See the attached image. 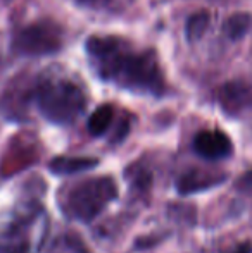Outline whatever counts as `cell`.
<instances>
[{
    "mask_svg": "<svg viewBox=\"0 0 252 253\" xmlns=\"http://www.w3.org/2000/svg\"><path fill=\"white\" fill-rule=\"evenodd\" d=\"M209 23H211V16H209L205 10H201V12H195L187 19L185 24V35L190 42L194 40H201L202 35L205 33V30L209 28Z\"/></svg>",
    "mask_w": 252,
    "mask_h": 253,
    "instance_id": "4fadbf2b",
    "label": "cell"
},
{
    "mask_svg": "<svg viewBox=\"0 0 252 253\" xmlns=\"http://www.w3.org/2000/svg\"><path fill=\"white\" fill-rule=\"evenodd\" d=\"M251 28V16L246 12H237L233 16H230L228 19L223 24V31H225V37L228 40L235 42L240 40L247 35Z\"/></svg>",
    "mask_w": 252,
    "mask_h": 253,
    "instance_id": "7c38bea8",
    "label": "cell"
},
{
    "mask_svg": "<svg viewBox=\"0 0 252 253\" xmlns=\"http://www.w3.org/2000/svg\"><path fill=\"white\" fill-rule=\"evenodd\" d=\"M26 103L35 105L45 121L57 126L74 124L88 105L87 90L76 80L45 71L40 74L26 73Z\"/></svg>",
    "mask_w": 252,
    "mask_h": 253,
    "instance_id": "7a4b0ae2",
    "label": "cell"
},
{
    "mask_svg": "<svg viewBox=\"0 0 252 253\" xmlns=\"http://www.w3.org/2000/svg\"><path fill=\"white\" fill-rule=\"evenodd\" d=\"M0 253H30V241L21 224L0 229Z\"/></svg>",
    "mask_w": 252,
    "mask_h": 253,
    "instance_id": "ba28073f",
    "label": "cell"
},
{
    "mask_svg": "<svg viewBox=\"0 0 252 253\" xmlns=\"http://www.w3.org/2000/svg\"><path fill=\"white\" fill-rule=\"evenodd\" d=\"M225 179V176L221 174H212V172H204V170H189L183 177H180L178 181V191L183 195L195 193V191L207 190V188L219 184Z\"/></svg>",
    "mask_w": 252,
    "mask_h": 253,
    "instance_id": "52a82bcc",
    "label": "cell"
},
{
    "mask_svg": "<svg viewBox=\"0 0 252 253\" xmlns=\"http://www.w3.org/2000/svg\"><path fill=\"white\" fill-rule=\"evenodd\" d=\"M114 119H116V109L111 103H104V105L97 107V109L90 114L87 127H88V131H90V134H94V136H102V134H105L111 129V126L114 124Z\"/></svg>",
    "mask_w": 252,
    "mask_h": 253,
    "instance_id": "9c48e42d",
    "label": "cell"
},
{
    "mask_svg": "<svg viewBox=\"0 0 252 253\" xmlns=\"http://www.w3.org/2000/svg\"><path fill=\"white\" fill-rule=\"evenodd\" d=\"M66 43V31L57 21L42 17L17 28L10 38V50L17 57H47L59 53Z\"/></svg>",
    "mask_w": 252,
    "mask_h": 253,
    "instance_id": "277c9868",
    "label": "cell"
},
{
    "mask_svg": "<svg viewBox=\"0 0 252 253\" xmlns=\"http://www.w3.org/2000/svg\"><path fill=\"white\" fill-rule=\"evenodd\" d=\"M118 197V184L111 177H90L67 190L62 209L71 219L90 222Z\"/></svg>",
    "mask_w": 252,
    "mask_h": 253,
    "instance_id": "3957f363",
    "label": "cell"
},
{
    "mask_svg": "<svg viewBox=\"0 0 252 253\" xmlns=\"http://www.w3.org/2000/svg\"><path fill=\"white\" fill-rule=\"evenodd\" d=\"M240 188H242V190H247V191H252V170L247 172L246 176L240 179Z\"/></svg>",
    "mask_w": 252,
    "mask_h": 253,
    "instance_id": "5bb4252c",
    "label": "cell"
},
{
    "mask_svg": "<svg viewBox=\"0 0 252 253\" xmlns=\"http://www.w3.org/2000/svg\"><path fill=\"white\" fill-rule=\"evenodd\" d=\"M230 253H252V245L251 243H240L239 247Z\"/></svg>",
    "mask_w": 252,
    "mask_h": 253,
    "instance_id": "9a60e30c",
    "label": "cell"
},
{
    "mask_svg": "<svg viewBox=\"0 0 252 253\" xmlns=\"http://www.w3.org/2000/svg\"><path fill=\"white\" fill-rule=\"evenodd\" d=\"M85 55L92 73L104 83L155 98L168 93L164 69L154 48L119 35H90L85 42Z\"/></svg>",
    "mask_w": 252,
    "mask_h": 253,
    "instance_id": "6da1fadb",
    "label": "cell"
},
{
    "mask_svg": "<svg viewBox=\"0 0 252 253\" xmlns=\"http://www.w3.org/2000/svg\"><path fill=\"white\" fill-rule=\"evenodd\" d=\"M138 0H76L80 7L92 12L109 14V16H118L126 12L130 7H133Z\"/></svg>",
    "mask_w": 252,
    "mask_h": 253,
    "instance_id": "8fae6325",
    "label": "cell"
},
{
    "mask_svg": "<svg viewBox=\"0 0 252 253\" xmlns=\"http://www.w3.org/2000/svg\"><path fill=\"white\" fill-rule=\"evenodd\" d=\"M214 98L226 116L242 117L252 110V84L244 80L226 81L218 86Z\"/></svg>",
    "mask_w": 252,
    "mask_h": 253,
    "instance_id": "5b68a950",
    "label": "cell"
},
{
    "mask_svg": "<svg viewBox=\"0 0 252 253\" xmlns=\"http://www.w3.org/2000/svg\"><path fill=\"white\" fill-rule=\"evenodd\" d=\"M99 164L97 159L90 157H57L50 162V170L54 174H76L88 170Z\"/></svg>",
    "mask_w": 252,
    "mask_h": 253,
    "instance_id": "30bf717a",
    "label": "cell"
},
{
    "mask_svg": "<svg viewBox=\"0 0 252 253\" xmlns=\"http://www.w3.org/2000/svg\"><path fill=\"white\" fill-rule=\"evenodd\" d=\"M194 148L201 157L207 160L226 159L232 153L233 145L228 134L219 129H204L199 131L194 138Z\"/></svg>",
    "mask_w": 252,
    "mask_h": 253,
    "instance_id": "8992f818",
    "label": "cell"
}]
</instances>
